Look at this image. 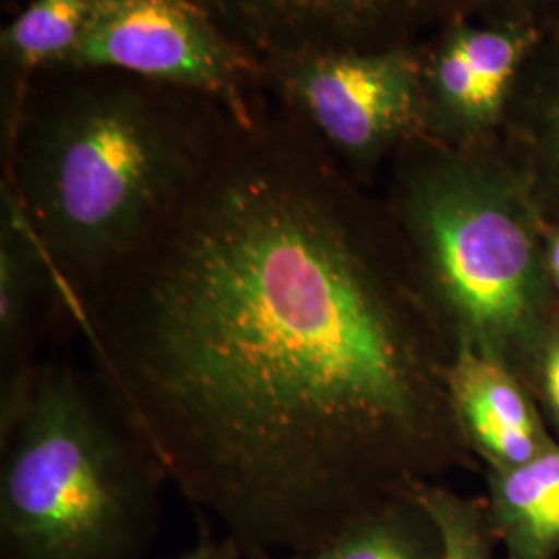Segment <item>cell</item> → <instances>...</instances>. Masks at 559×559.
<instances>
[{
    "label": "cell",
    "mask_w": 559,
    "mask_h": 559,
    "mask_svg": "<svg viewBox=\"0 0 559 559\" xmlns=\"http://www.w3.org/2000/svg\"><path fill=\"white\" fill-rule=\"evenodd\" d=\"M282 115L235 120L64 311L120 417L242 559L307 556L413 496L459 431L445 330L392 222Z\"/></svg>",
    "instance_id": "obj_1"
},
{
    "label": "cell",
    "mask_w": 559,
    "mask_h": 559,
    "mask_svg": "<svg viewBox=\"0 0 559 559\" xmlns=\"http://www.w3.org/2000/svg\"><path fill=\"white\" fill-rule=\"evenodd\" d=\"M235 120L218 102L110 71L27 83L2 189L52 265L62 313L156 230Z\"/></svg>",
    "instance_id": "obj_2"
},
{
    "label": "cell",
    "mask_w": 559,
    "mask_h": 559,
    "mask_svg": "<svg viewBox=\"0 0 559 559\" xmlns=\"http://www.w3.org/2000/svg\"><path fill=\"white\" fill-rule=\"evenodd\" d=\"M392 226L452 346L512 367L551 330L545 214L501 147L402 150Z\"/></svg>",
    "instance_id": "obj_3"
},
{
    "label": "cell",
    "mask_w": 559,
    "mask_h": 559,
    "mask_svg": "<svg viewBox=\"0 0 559 559\" xmlns=\"http://www.w3.org/2000/svg\"><path fill=\"white\" fill-rule=\"evenodd\" d=\"M2 559H141L158 528V462L96 378L38 367L0 419Z\"/></svg>",
    "instance_id": "obj_4"
},
{
    "label": "cell",
    "mask_w": 559,
    "mask_h": 559,
    "mask_svg": "<svg viewBox=\"0 0 559 559\" xmlns=\"http://www.w3.org/2000/svg\"><path fill=\"white\" fill-rule=\"evenodd\" d=\"M265 87L357 180L420 138V48L302 52L263 64Z\"/></svg>",
    "instance_id": "obj_5"
},
{
    "label": "cell",
    "mask_w": 559,
    "mask_h": 559,
    "mask_svg": "<svg viewBox=\"0 0 559 559\" xmlns=\"http://www.w3.org/2000/svg\"><path fill=\"white\" fill-rule=\"evenodd\" d=\"M62 69L177 87L218 102L239 122H253L263 110V67L187 0H98Z\"/></svg>",
    "instance_id": "obj_6"
},
{
    "label": "cell",
    "mask_w": 559,
    "mask_h": 559,
    "mask_svg": "<svg viewBox=\"0 0 559 559\" xmlns=\"http://www.w3.org/2000/svg\"><path fill=\"white\" fill-rule=\"evenodd\" d=\"M545 25L443 21L420 46V138L454 150L500 141Z\"/></svg>",
    "instance_id": "obj_7"
},
{
    "label": "cell",
    "mask_w": 559,
    "mask_h": 559,
    "mask_svg": "<svg viewBox=\"0 0 559 559\" xmlns=\"http://www.w3.org/2000/svg\"><path fill=\"white\" fill-rule=\"evenodd\" d=\"M261 67L318 50L408 44L425 0H187Z\"/></svg>",
    "instance_id": "obj_8"
},
{
    "label": "cell",
    "mask_w": 559,
    "mask_h": 559,
    "mask_svg": "<svg viewBox=\"0 0 559 559\" xmlns=\"http://www.w3.org/2000/svg\"><path fill=\"white\" fill-rule=\"evenodd\" d=\"M445 388L460 436L491 468H514L554 443L535 404L503 360L456 344L445 369Z\"/></svg>",
    "instance_id": "obj_9"
},
{
    "label": "cell",
    "mask_w": 559,
    "mask_h": 559,
    "mask_svg": "<svg viewBox=\"0 0 559 559\" xmlns=\"http://www.w3.org/2000/svg\"><path fill=\"white\" fill-rule=\"evenodd\" d=\"M60 309L59 284L17 203L2 189L0 214V419L29 388L38 313Z\"/></svg>",
    "instance_id": "obj_10"
},
{
    "label": "cell",
    "mask_w": 559,
    "mask_h": 559,
    "mask_svg": "<svg viewBox=\"0 0 559 559\" xmlns=\"http://www.w3.org/2000/svg\"><path fill=\"white\" fill-rule=\"evenodd\" d=\"M500 140L510 143L514 158H506L531 185L540 210L559 205V20L545 27Z\"/></svg>",
    "instance_id": "obj_11"
},
{
    "label": "cell",
    "mask_w": 559,
    "mask_h": 559,
    "mask_svg": "<svg viewBox=\"0 0 559 559\" xmlns=\"http://www.w3.org/2000/svg\"><path fill=\"white\" fill-rule=\"evenodd\" d=\"M489 520L508 559L559 554V445L514 468H491Z\"/></svg>",
    "instance_id": "obj_12"
},
{
    "label": "cell",
    "mask_w": 559,
    "mask_h": 559,
    "mask_svg": "<svg viewBox=\"0 0 559 559\" xmlns=\"http://www.w3.org/2000/svg\"><path fill=\"white\" fill-rule=\"evenodd\" d=\"M98 0H29L2 32V60L27 83L44 71L62 69L75 52ZM20 92V94H21Z\"/></svg>",
    "instance_id": "obj_13"
},
{
    "label": "cell",
    "mask_w": 559,
    "mask_h": 559,
    "mask_svg": "<svg viewBox=\"0 0 559 559\" xmlns=\"http://www.w3.org/2000/svg\"><path fill=\"white\" fill-rule=\"evenodd\" d=\"M436 522L413 496L388 501L295 559H440Z\"/></svg>",
    "instance_id": "obj_14"
},
{
    "label": "cell",
    "mask_w": 559,
    "mask_h": 559,
    "mask_svg": "<svg viewBox=\"0 0 559 559\" xmlns=\"http://www.w3.org/2000/svg\"><path fill=\"white\" fill-rule=\"evenodd\" d=\"M415 498L440 531V559H493L491 520L479 503L423 483Z\"/></svg>",
    "instance_id": "obj_15"
},
{
    "label": "cell",
    "mask_w": 559,
    "mask_h": 559,
    "mask_svg": "<svg viewBox=\"0 0 559 559\" xmlns=\"http://www.w3.org/2000/svg\"><path fill=\"white\" fill-rule=\"evenodd\" d=\"M443 21H522L549 25L559 20V0H425Z\"/></svg>",
    "instance_id": "obj_16"
},
{
    "label": "cell",
    "mask_w": 559,
    "mask_h": 559,
    "mask_svg": "<svg viewBox=\"0 0 559 559\" xmlns=\"http://www.w3.org/2000/svg\"><path fill=\"white\" fill-rule=\"evenodd\" d=\"M540 394L549 417L559 429V325H551L537 353Z\"/></svg>",
    "instance_id": "obj_17"
},
{
    "label": "cell",
    "mask_w": 559,
    "mask_h": 559,
    "mask_svg": "<svg viewBox=\"0 0 559 559\" xmlns=\"http://www.w3.org/2000/svg\"><path fill=\"white\" fill-rule=\"evenodd\" d=\"M177 559H242L237 540L230 537H203Z\"/></svg>",
    "instance_id": "obj_18"
},
{
    "label": "cell",
    "mask_w": 559,
    "mask_h": 559,
    "mask_svg": "<svg viewBox=\"0 0 559 559\" xmlns=\"http://www.w3.org/2000/svg\"><path fill=\"white\" fill-rule=\"evenodd\" d=\"M545 263L554 288L559 293V222H545Z\"/></svg>",
    "instance_id": "obj_19"
}]
</instances>
